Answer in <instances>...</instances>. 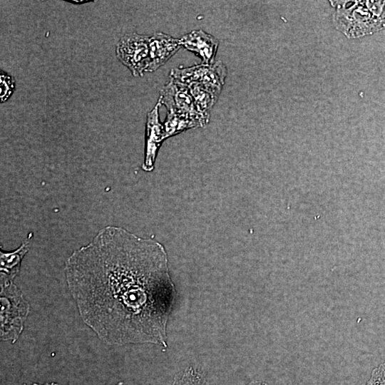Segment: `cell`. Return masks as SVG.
<instances>
[{"label": "cell", "instance_id": "obj_16", "mask_svg": "<svg viewBox=\"0 0 385 385\" xmlns=\"http://www.w3.org/2000/svg\"><path fill=\"white\" fill-rule=\"evenodd\" d=\"M247 385H268V384L264 381H251Z\"/></svg>", "mask_w": 385, "mask_h": 385}, {"label": "cell", "instance_id": "obj_15", "mask_svg": "<svg viewBox=\"0 0 385 385\" xmlns=\"http://www.w3.org/2000/svg\"><path fill=\"white\" fill-rule=\"evenodd\" d=\"M366 385H385V363L376 367Z\"/></svg>", "mask_w": 385, "mask_h": 385}, {"label": "cell", "instance_id": "obj_8", "mask_svg": "<svg viewBox=\"0 0 385 385\" xmlns=\"http://www.w3.org/2000/svg\"><path fill=\"white\" fill-rule=\"evenodd\" d=\"M181 47L179 38L162 32L150 36L149 66L146 72H153L164 65Z\"/></svg>", "mask_w": 385, "mask_h": 385}, {"label": "cell", "instance_id": "obj_1", "mask_svg": "<svg viewBox=\"0 0 385 385\" xmlns=\"http://www.w3.org/2000/svg\"><path fill=\"white\" fill-rule=\"evenodd\" d=\"M65 271L83 321L105 343L167 347L176 292L160 242L108 226L72 253Z\"/></svg>", "mask_w": 385, "mask_h": 385}, {"label": "cell", "instance_id": "obj_13", "mask_svg": "<svg viewBox=\"0 0 385 385\" xmlns=\"http://www.w3.org/2000/svg\"><path fill=\"white\" fill-rule=\"evenodd\" d=\"M172 385H208L202 371L192 366L178 373Z\"/></svg>", "mask_w": 385, "mask_h": 385}, {"label": "cell", "instance_id": "obj_5", "mask_svg": "<svg viewBox=\"0 0 385 385\" xmlns=\"http://www.w3.org/2000/svg\"><path fill=\"white\" fill-rule=\"evenodd\" d=\"M158 101L165 106L168 113L188 115L200 119L206 124L209 123L210 116L198 111L188 87L171 78L162 88Z\"/></svg>", "mask_w": 385, "mask_h": 385}, {"label": "cell", "instance_id": "obj_4", "mask_svg": "<svg viewBox=\"0 0 385 385\" xmlns=\"http://www.w3.org/2000/svg\"><path fill=\"white\" fill-rule=\"evenodd\" d=\"M226 66L222 61L200 63L188 68L172 69L170 77L185 85L201 83L220 94L227 77Z\"/></svg>", "mask_w": 385, "mask_h": 385}, {"label": "cell", "instance_id": "obj_11", "mask_svg": "<svg viewBox=\"0 0 385 385\" xmlns=\"http://www.w3.org/2000/svg\"><path fill=\"white\" fill-rule=\"evenodd\" d=\"M207 124L197 118L175 113H168L165 123H163L165 139L175 135L185 130L204 127Z\"/></svg>", "mask_w": 385, "mask_h": 385}, {"label": "cell", "instance_id": "obj_9", "mask_svg": "<svg viewBox=\"0 0 385 385\" xmlns=\"http://www.w3.org/2000/svg\"><path fill=\"white\" fill-rule=\"evenodd\" d=\"M181 46L195 53L202 63L212 64L219 46V41L202 30L192 31L179 38Z\"/></svg>", "mask_w": 385, "mask_h": 385}, {"label": "cell", "instance_id": "obj_17", "mask_svg": "<svg viewBox=\"0 0 385 385\" xmlns=\"http://www.w3.org/2000/svg\"><path fill=\"white\" fill-rule=\"evenodd\" d=\"M31 385H57V384L56 383H53V382H51V383H46V384H33Z\"/></svg>", "mask_w": 385, "mask_h": 385}, {"label": "cell", "instance_id": "obj_12", "mask_svg": "<svg viewBox=\"0 0 385 385\" xmlns=\"http://www.w3.org/2000/svg\"><path fill=\"white\" fill-rule=\"evenodd\" d=\"M186 86L188 87L198 111L201 113L210 116V111L217 102L220 94L199 83H192Z\"/></svg>", "mask_w": 385, "mask_h": 385}, {"label": "cell", "instance_id": "obj_10", "mask_svg": "<svg viewBox=\"0 0 385 385\" xmlns=\"http://www.w3.org/2000/svg\"><path fill=\"white\" fill-rule=\"evenodd\" d=\"M32 235L31 232L27 240L14 252H4L1 250V282H12L19 274L21 260L30 248Z\"/></svg>", "mask_w": 385, "mask_h": 385}, {"label": "cell", "instance_id": "obj_7", "mask_svg": "<svg viewBox=\"0 0 385 385\" xmlns=\"http://www.w3.org/2000/svg\"><path fill=\"white\" fill-rule=\"evenodd\" d=\"M158 101L155 107L148 113L146 123V145L143 170L150 171L154 168L157 153L165 140L164 126L159 119Z\"/></svg>", "mask_w": 385, "mask_h": 385}, {"label": "cell", "instance_id": "obj_3", "mask_svg": "<svg viewBox=\"0 0 385 385\" xmlns=\"http://www.w3.org/2000/svg\"><path fill=\"white\" fill-rule=\"evenodd\" d=\"M150 36L136 33L123 36L116 45V57L134 76H142L149 66Z\"/></svg>", "mask_w": 385, "mask_h": 385}, {"label": "cell", "instance_id": "obj_14", "mask_svg": "<svg viewBox=\"0 0 385 385\" xmlns=\"http://www.w3.org/2000/svg\"><path fill=\"white\" fill-rule=\"evenodd\" d=\"M15 89L14 78L1 71L0 73V99L4 103L11 96Z\"/></svg>", "mask_w": 385, "mask_h": 385}, {"label": "cell", "instance_id": "obj_6", "mask_svg": "<svg viewBox=\"0 0 385 385\" xmlns=\"http://www.w3.org/2000/svg\"><path fill=\"white\" fill-rule=\"evenodd\" d=\"M1 336L4 339H11L12 317L18 325L22 328L23 322L26 318V314L19 313L29 311V305L12 282H1Z\"/></svg>", "mask_w": 385, "mask_h": 385}, {"label": "cell", "instance_id": "obj_2", "mask_svg": "<svg viewBox=\"0 0 385 385\" xmlns=\"http://www.w3.org/2000/svg\"><path fill=\"white\" fill-rule=\"evenodd\" d=\"M353 3V8L337 11L338 25L346 35L360 36L385 29V1Z\"/></svg>", "mask_w": 385, "mask_h": 385}]
</instances>
